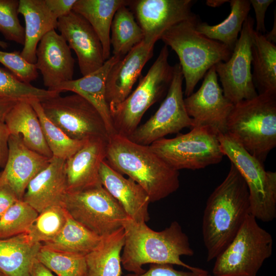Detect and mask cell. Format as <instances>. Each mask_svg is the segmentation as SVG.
Instances as JSON below:
<instances>
[{
	"label": "cell",
	"mask_w": 276,
	"mask_h": 276,
	"mask_svg": "<svg viewBox=\"0 0 276 276\" xmlns=\"http://www.w3.org/2000/svg\"><path fill=\"white\" fill-rule=\"evenodd\" d=\"M250 214L247 185L231 163L227 176L209 197L203 212L202 234L208 262L227 247Z\"/></svg>",
	"instance_id": "1"
},
{
	"label": "cell",
	"mask_w": 276,
	"mask_h": 276,
	"mask_svg": "<svg viewBox=\"0 0 276 276\" xmlns=\"http://www.w3.org/2000/svg\"><path fill=\"white\" fill-rule=\"evenodd\" d=\"M124 245L121 254L123 268L130 273L140 274L145 272L147 264H168L196 271L199 268L184 263L182 256H192L194 251L189 237L180 224L174 221L160 231L150 228L146 222H137L127 217L123 223Z\"/></svg>",
	"instance_id": "2"
},
{
	"label": "cell",
	"mask_w": 276,
	"mask_h": 276,
	"mask_svg": "<svg viewBox=\"0 0 276 276\" xmlns=\"http://www.w3.org/2000/svg\"><path fill=\"white\" fill-rule=\"evenodd\" d=\"M105 160L114 170L140 185L150 202L159 201L179 187V173L150 148L118 133L109 136Z\"/></svg>",
	"instance_id": "3"
},
{
	"label": "cell",
	"mask_w": 276,
	"mask_h": 276,
	"mask_svg": "<svg viewBox=\"0 0 276 276\" xmlns=\"http://www.w3.org/2000/svg\"><path fill=\"white\" fill-rule=\"evenodd\" d=\"M199 21L195 14L169 28L160 39L178 57L187 97L193 93L198 82L212 67L226 61L232 53L223 43L199 33L196 26Z\"/></svg>",
	"instance_id": "4"
},
{
	"label": "cell",
	"mask_w": 276,
	"mask_h": 276,
	"mask_svg": "<svg viewBox=\"0 0 276 276\" xmlns=\"http://www.w3.org/2000/svg\"><path fill=\"white\" fill-rule=\"evenodd\" d=\"M226 132L263 164L276 146V93L259 94L235 104Z\"/></svg>",
	"instance_id": "5"
},
{
	"label": "cell",
	"mask_w": 276,
	"mask_h": 276,
	"mask_svg": "<svg viewBox=\"0 0 276 276\" xmlns=\"http://www.w3.org/2000/svg\"><path fill=\"white\" fill-rule=\"evenodd\" d=\"M271 234L250 214L235 238L215 259L213 276H256L272 252Z\"/></svg>",
	"instance_id": "6"
},
{
	"label": "cell",
	"mask_w": 276,
	"mask_h": 276,
	"mask_svg": "<svg viewBox=\"0 0 276 276\" xmlns=\"http://www.w3.org/2000/svg\"><path fill=\"white\" fill-rule=\"evenodd\" d=\"M168 57V48L165 45L134 90L110 110L116 133L129 137L139 126L145 112L168 89L173 73Z\"/></svg>",
	"instance_id": "7"
},
{
	"label": "cell",
	"mask_w": 276,
	"mask_h": 276,
	"mask_svg": "<svg viewBox=\"0 0 276 276\" xmlns=\"http://www.w3.org/2000/svg\"><path fill=\"white\" fill-rule=\"evenodd\" d=\"M221 151L237 168L247 185L250 212L264 222L276 217V173L265 170L263 164L248 153L230 134H218Z\"/></svg>",
	"instance_id": "8"
},
{
	"label": "cell",
	"mask_w": 276,
	"mask_h": 276,
	"mask_svg": "<svg viewBox=\"0 0 276 276\" xmlns=\"http://www.w3.org/2000/svg\"><path fill=\"white\" fill-rule=\"evenodd\" d=\"M151 149L172 169L198 170L221 162L218 135L208 127H196L189 132L172 139L165 137L149 145Z\"/></svg>",
	"instance_id": "9"
},
{
	"label": "cell",
	"mask_w": 276,
	"mask_h": 276,
	"mask_svg": "<svg viewBox=\"0 0 276 276\" xmlns=\"http://www.w3.org/2000/svg\"><path fill=\"white\" fill-rule=\"evenodd\" d=\"M63 206L72 218L100 237L122 227L128 217L122 206L101 184L67 193Z\"/></svg>",
	"instance_id": "10"
},
{
	"label": "cell",
	"mask_w": 276,
	"mask_h": 276,
	"mask_svg": "<svg viewBox=\"0 0 276 276\" xmlns=\"http://www.w3.org/2000/svg\"><path fill=\"white\" fill-rule=\"evenodd\" d=\"M40 103L46 117L70 138L78 141L93 137L108 139L102 117L82 96L58 94Z\"/></svg>",
	"instance_id": "11"
},
{
	"label": "cell",
	"mask_w": 276,
	"mask_h": 276,
	"mask_svg": "<svg viewBox=\"0 0 276 276\" xmlns=\"http://www.w3.org/2000/svg\"><path fill=\"white\" fill-rule=\"evenodd\" d=\"M183 80L181 67L176 63L173 66L172 79L165 100L155 113L128 137L131 141L149 146L184 128H193V119L188 114L185 105Z\"/></svg>",
	"instance_id": "12"
},
{
	"label": "cell",
	"mask_w": 276,
	"mask_h": 276,
	"mask_svg": "<svg viewBox=\"0 0 276 276\" xmlns=\"http://www.w3.org/2000/svg\"><path fill=\"white\" fill-rule=\"evenodd\" d=\"M254 25V19L248 16L229 58L215 65L223 94L234 105L242 100L252 99L258 95L251 72Z\"/></svg>",
	"instance_id": "13"
},
{
	"label": "cell",
	"mask_w": 276,
	"mask_h": 276,
	"mask_svg": "<svg viewBox=\"0 0 276 276\" xmlns=\"http://www.w3.org/2000/svg\"><path fill=\"white\" fill-rule=\"evenodd\" d=\"M193 127H205L217 135L226 132L228 116L234 104L226 98L218 81L215 65L205 74L198 90L184 99Z\"/></svg>",
	"instance_id": "14"
},
{
	"label": "cell",
	"mask_w": 276,
	"mask_h": 276,
	"mask_svg": "<svg viewBox=\"0 0 276 276\" xmlns=\"http://www.w3.org/2000/svg\"><path fill=\"white\" fill-rule=\"evenodd\" d=\"M193 0H137L130 6L144 33V40L155 43L172 26L193 17Z\"/></svg>",
	"instance_id": "15"
},
{
	"label": "cell",
	"mask_w": 276,
	"mask_h": 276,
	"mask_svg": "<svg viewBox=\"0 0 276 276\" xmlns=\"http://www.w3.org/2000/svg\"><path fill=\"white\" fill-rule=\"evenodd\" d=\"M71 49L75 52L83 76L100 68L104 63L100 40L89 23L72 11L58 19L57 28Z\"/></svg>",
	"instance_id": "16"
},
{
	"label": "cell",
	"mask_w": 276,
	"mask_h": 276,
	"mask_svg": "<svg viewBox=\"0 0 276 276\" xmlns=\"http://www.w3.org/2000/svg\"><path fill=\"white\" fill-rule=\"evenodd\" d=\"M50 159L27 147L20 135L10 134L7 160L0 174V186H8L22 200L30 181L48 165Z\"/></svg>",
	"instance_id": "17"
},
{
	"label": "cell",
	"mask_w": 276,
	"mask_h": 276,
	"mask_svg": "<svg viewBox=\"0 0 276 276\" xmlns=\"http://www.w3.org/2000/svg\"><path fill=\"white\" fill-rule=\"evenodd\" d=\"M36 55L35 64L48 90L52 91L61 83L73 79L75 60L66 40L55 30L41 38Z\"/></svg>",
	"instance_id": "18"
},
{
	"label": "cell",
	"mask_w": 276,
	"mask_h": 276,
	"mask_svg": "<svg viewBox=\"0 0 276 276\" xmlns=\"http://www.w3.org/2000/svg\"><path fill=\"white\" fill-rule=\"evenodd\" d=\"M154 45L143 40L112 66L106 81V97L110 110L131 93L142 69L153 56Z\"/></svg>",
	"instance_id": "19"
},
{
	"label": "cell",
	"mask_w": 276,
	"mask_h": 276,
	"mask_svg": "<svg viewBox=\"0 0 276 276\" xmlns=\"http://www.w3.org/2000/svg\"><path fill=\"white\" fill-rule=\"evenodd\" d=\"M108 140L93 137L65 160L67 193L80 192L100 185L99 170L106 156Z\"/></svg>",
	"instance_id": "20"
},
{
	"label": "cell",
	"mask_w": 276,
	"mask_h": 276,
	"mask_svg": "<svg viewBox=\"0 0 276 276\" xmlns=\"http://www.w3.org/2000/svg\"><path fill=\"white\" fill-rule=\"evenodd\" d=\"M99 177L102 186L120 203L128 217L137 222L149 220L150 200L140 185L114 170L106 160L101 165Z\"/></svg>",
	"instance_id": "21"
},
{
	"label": "cell",
	"mask_w": 276,
	"mask_h": 276,
	"mask_svg": "<svg viewBox=\"0 0 276 276\" xmlns=\"http://www.w3.org/2000/svg\"><path fill=\"white\" fill-rule=\"evenodd\" d=\"M65 163V160L53 156L29 183L22 200L38 213L51 206L63 205L67 193Z\"/></svg>",
	"instance_id": "22"
},
{
	"label": "cell",
	"mask_w": 276,
	"mask_h": 276,
	"mask_svg": "<svg viewBox=\"0 0 276 276\" xmlns=\"http://www.w3.org/2000/svg\"><path fill=\"white\" fill-rule=\"evenodd\" d=\"M122 58L112 55L96 71L79 79L62 83L52 91L57 94L70 91L85 99L102 117L109 135L116 132L106 97V81L112 66Z\"/></svg>",
	"instance_id": "23"
},
{
	"label": "cell",
	"mask_w": 276,
	"mask_h": 276,
	"mask_svg": "<svg viewBox=\"0 0 276 276\" xmlns=\"http://www.w3.org/2000/svg\"><path fill=\"white\" fill-rule=\"evenodd\" d=\"M18 12L25 21V40L21 55L29 63L35 64L38 44L47 33L57 28L58 18L45 0H19Z\"/></svg>",
	"instance_id": "24"
},
{
	"label": "cell",
	"mask_w": 276,
	"mask_h": 276,
	"mask_svg": "<svg viewBox=\"0 0 276 276\" xmlns=\"http://www.w3.org/2000/svg\"><path fill=\"white\" fill-rule=\"evenodd\" d=\"M4 121L10 134L20 135L29 149L49 158L53 157L38 116L29 101H18L6 114Z\"/></svg>",
	"instance_id": "25"
},
{
	"label": "cell",
	"mask_w": 276,
	"mask_h": 276,
	"mask_svg": "<svg viewBox=\"0 0 276 276\" xmlns=\"http://www.w3.org/2000/svg\"><path fill=\"white\" fill-rule=\"evenodd\" d=\"M129 0H77L72 11L81 15L91 25L102 44L104 61L110 57V27L117 11L130 6Z\"/></svg>",
	"instance_id": "26"
},
{
	"label": "cell",
	"mask_w": 276,
	"mask_h": 276,
	"mask_svg": "<svg viewBox=\"0 0 276 276\" xmlns=\"http://www.w3.org/2000/svg\"><path fill=\"white\" fill-rule=\"evenodd\" d=\"M41 243L32 242L27 234L0 239V270L7 276H30Z\"/></svg>",
	"instance_id": "27"
},
{
	"label": "cell",
	"mask_w": 276,
	"mask_h": 276,
	"mask_svg": "<svg viewBox=\"0 0 276 276\" xmlns=\"http://www.w3.org/2000/svg\"><path fill=\"white\" fill-rule=\"evenodd\" d=\"M124 245L123 227L102 237L97 247L85 256L86 276H121Z\"/></svg>",
	"instance_id": "28"
},
{
	"label": "cell",
	"mask_w": 276,
	"mask_h": 276,
	"mask_svg": "<svg viewBox=\"0 0 276 276\" xmlns=\"http://www.w3.org/2000/svg\"><path fill=\"white\" fill-rule=\"evenodd\" d=\"M252 80L259 94L276 93V46L254 31L251 45Z\"/></svg>",
	"instance_id": "29"
},
{
	"label": "cell",
	"mask_w": 276,
	"mask_h": 276,
	"mask_svg": "<svg viewBox=\"0 0 276 276\" xmlns=\"http://www.w3.org/2000/svg\"><path fill=\"white\" fill-rule=\"evenodd\" d=\"M229 3L231 12L223 21L211 26L199 21L196 29L199 33L220 42L233 51L243 24L248 16L251 5L248 0H231Z\"/></svg>",
	"instance_id": "30"
},
{
	"label": "cell",
	"mask_w": 276,
	"mask_h": 276,
	"mask_svg": "<svg viewBox=\"0 0 276 276\" xmlns=\"http://www.w3.org/2000/svg\"><path fill=\"white\" fill-rule=\"evenodd\" d=\"M102 238L70 216L59 234L41 245L52 249L85 256L97 247Z\"/></svg>",
	"instance_id": "31"
},
{
	"label": "cell",
	"mask_w": 276,
	"mask_h": 276,
	"mask_svg": "<svg viewBox=\"0 0 276 276\" xmlns=\"http://www.w3.org/2000/svg\"><path fill=\"white\" fill-rule=\"evenodd\" d=\"M110 45L113 55L123 57L144 38L142 29L134 14L126 6L116 12L111 27Z\"/></svg>",
	"instance_id": "32"
},
{
	"label": "cell",
	"mask_w": 276,
	"mask_h": 276,
	"mask_svg": "<svg viewBox=\"0 0 276 276\" xmlns=\"http://www.w3.org/2000/svg\"><path fill=\"white\" fill-rule=\"evenodd\" d=\"M29 102L38 116L45 140L53 156L66 160L86 140L78 141L68 137L46 117L38 100L34 99Z\"/></svg>",
	"instance_id": "33"
},
{
	"label": "cell",
	"mask_w": 276,
	"mask_h": 276,
	"mask_svg": "<svg viewBox=\"0 0 276 276\" xmlns=\"http://www.w3.org/2000/svg\"><path fill=\"white\" fill-rule=\"evenodd\" d=\"M70 215L61 205L49 206L38 214L26 232L30 240L42 243L54 238L65 226Z\"/></svg>",
	"instance_id": "34"
},
{
	"label": "cell",
	"mask_w": 276,
	"mask_h": 276,
	"mask_svg": "<svg viewBox=\"0 0 276 276\" xmlns=\"http://www.w3.org/2000/svg\"><path fill=\"white\" fill-rule=\"evenodd\" d=\"M37 259L57 276H86L84 256L58 251L41 245Z\"/></svg>",
	"instance_id": "35"
},
{
	"label": "cell",
	"mask_w": 276,
	"mask_h": 276,
	"mask_svg": "<svg viewBox=\"0 0 276 276\" xmlns=\"http://www.w3.org/2000/svg\"><path fill=\"white\" fill-rule=\"evenodd\" d=\"M59 94L34 87L20 81L6 68L0 66V97L17 101L37 99L40 102Z\"/></svg>",
	"instance_id": "36"
},
{
	"label": "cell",
	"mask_w": 276,
	"mask_h": 276,
	"mask_svg": "<svg viewBox=\"0 0 276 276\" xmlns=\"http://www.w3.org/2000/svg\"><path fill=\"white\" fill-rule=\"evenodd\" d=\"M38 214L23 200H18L0 218V239L27 232Z\"/></svg>",
	"instance_id": "37"
},
{
	"label": "cell",
	"mask_w": 276,
	"mask_h": 276,
	"mask_svg": "<svg viewBox=\"0 0 276 276\" xmlns=\"http://www.w3.org/2000/svg\"><path fill=\"white\" fill-rule=\"evenodd\" d=\"M19 0H0V32L8 40L24 45L25 28L18 19Z\"/></svg>",
	"instance_id": "38"
},
{
	"label": "cell",
	"mask_w": 276,
	"mask_h": 276,
	"mask_svg": "<svg viewBox=\"0 0 276 276\" xmlns=\"http://www.w3.org/2000/svg\"><path fill=\"white\" fill-rule=\"evenodd\" d=\"M0 63L20 81L26 83L31 84L38 77L35 64L27 62L19 51L11 52L0 51Z\"/></svg>",
	"instance_id": "39"
},
{
	"label": "cell",
	"mask_w": 276,
	"mask_h": 276,
	"mask_svg": "<svg viewBox=\"0 0 276 276\" xmlns=\"http://www.w3.org/2000/svg\"><path fill=\"white\" fill-rule=\"evenodd\" d=\"M208 273L201 268L196 271L178 270L173 265L163 264H150L148 269L142 274L129 273L125 276H203Z\"/></svg>",
	"instance_id": "40"
},
{
	"label": "cell",
	"mask_w": 276,
	"mask_h": 276,
	"mask_svg": "<svg viewBox=\"0 0 276 276\" xmlns=\"http://www.w3.org/2000/svg\"><path fill=\"white\" fill-rule=\"evenodd\" d=\"M252 6L256 15V32L265 34L266 28L265 26V13L268 7L273 2V0H249Z\"/></svg>",
	"instance_id": "41"
},
{
	"label": "cell",
	"mask_w": 276,
	"mask_h": 276,
	"mask_svg": "<svg viewBox=\"0 0 276 276\" xmlns=\"http://www.w3.org/2000/svg\"><path fill=\"white\" fill-rule=\"evenodd\" d=\"M77 0H45L51 12L58 18L66 15L73 10Z\"/></svg>",
	"instance_id": "42"
},
{
	"label": "cell",
	"mask_w": 276,
	"mask_h": 276,
	"mask_svg": "<svg viewBox=\"0 0 276 276\" xmlns=\"http://www.w3.org/2000/svg\"><path fill=\"white\" fill-rule=\"evenodd\" d=\"M18 200L16 194L7 185L0 186V218Z\"/></svg>",
	"instance_id": "43"
},
{
	"label": "cell",
	"mask_w": 276,
	"mask_h": 276,
	"mask_svg": "<svg viewBox=\"0 0 276 276\" xmlns=\"http://www.w3.org/2000/svg\"><path fill=\"white\" fill-rule=\"evenodd\" d=\"M10 133L3 120L0 119V167L4 168L8 156V140Z\"/></svg>",
	"instance_id": "44"
},
{
	"label": "cell",
	"mask_w": 276,
	"mask_h": 276,
	"mask_svg": "<svg viewBox=\"0 0 276 276\" xmlns=\"http://www.w3.org/2000/svg\"><path fill=\"white\" fill-rule=\"evenodd\" d=\"M30 276H55L53 272L37 259L34 261Z\"/></svg>",
	"instance_id": "45"
},
{
	"label": "cell",
	"mask_w": 276,
	"mask_h": 276,
	"mask_svg": "<svg viewBox=\"0 0 276 276\" xmlns=\"http://www.w3.org/2000/svg\"><path fill=\"white\" fill-rule=\"evenodd\" d=\"M18 101L12 99L0 97V119L4 121L6 114Z\"/></svg>",
	"instance_id": "46"
},
{
	"label": "cell",
	"mask_w": 276,
	"mask_h": 276,
	"mask_svg": "<svg viewBox=\"0 0 276 276\" xmlns=\"http://www.w3.org/2000/svg\"><path fill=\"white\" fill-rule=\"evenodd\" d=\"M266 39L269 41L275 44L276 42V17L274 13V19L272 30L266 34H264Z\"/></svg>",
	"instance_id": "47"
},
{
	"label": "cell",
	"mask_w": 276,
	"mask_h": 276,
	"mask_svg": "<svg viewBox=\"0 0 276 276\" xmlns=\"http://www.w3.org/2000/svg\"><path fill=\"white\" fill-rule=\"evenodd\" d=\"M226 2H229L228 0H208L206 4L211 7H217L221 6Z\"/></svg>",
	"instance_id": "48"
},
{
	"label": "cell",
	"mask_w": 276,
	"mask_h": 276,
	"mask_svg": "<svg viewBox=\"0 0 276 276\" xmlns=\"http://www.w3.org/2000/svg\"><path fill=\"white\" fill-rule=\"evenodd\" d=\"M0 47L3 49H6L7 48L8 45L6 42L0 40Z\"/></svg>",
	"instance_id": "49"
},
{
	"label": "cell",
	"mask_w": 276,
	"mask_h": 276,
	"mask_svg": "<svg viewBox=\"0 0 276 276\" xmlns=\"http://www.w3.org/2000/svg\"><path fill=\"white\" fill-rule=\"evenodd\" d=\"M0 276H7V275L0 270Z\"/></svg>",
	"instance_id": "50"
},
{
	"label": "cell",
	"mask_w": 276,
	"mask_h": 276,
	"mask_svg": "<svg viewBox=\"0 0 276 276\" xmlns=\"http://www.w3.org/2000/svg\"><path fill=\"white\" fill-rule=\"evenodd\" d=\"M203 276H213V275H211V274H209V273H206V274H205V275H203Z\"/></svg>",
	"instance_id": "51"
},
{
	"label": "cell",
	"mask_w": 276,
	"mask_h": 276,
	"mask_svg": "<svg viewBox=\"0 0 276 276\" xmlns=\"http://www.w3.org/2000/svg\"><path fill=\"white\" fill-rule=\"evenodd\" d=\"M0 174H1V172H0Z\"/></svg>",
	"instance_id": "52"
}]
</instances>
